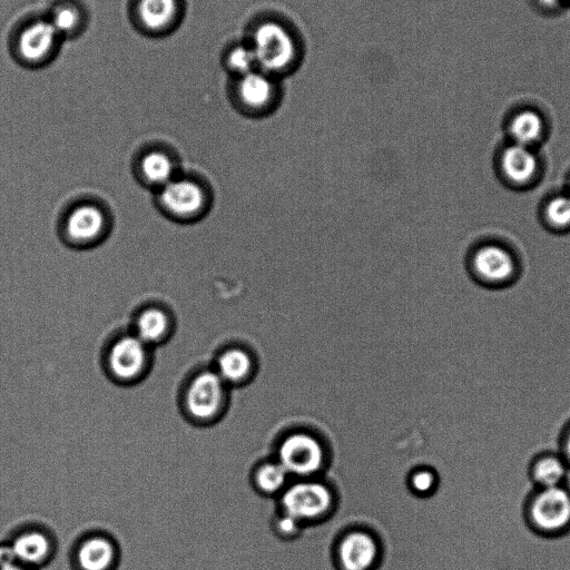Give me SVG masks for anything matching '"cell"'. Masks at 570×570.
I'll return each instance as SVG.
<instances>
[{"instance_id": "cell-12", "label": "cell", "mask_w": 570, "mask_h": 570, "mask_svg": "<svg viewBox=\"0 0 570 570\" xmlns=\"http://www.w3.org/2000/svg\"><path fill=\"white\" fill-rule=\"evenodd\" d=\"M380 542L367 530L354 529L343 534L336 557L343 570H371L380 558Z\"/></svg>"}, {"instance_id": "cell-26", "label": "cell", "mask_w": 570, "mask_h": 570, "mask_svg": "<svg viewBox=\"0 0 570 570\" xmlns=\"http://www.w3.org/2000/svg\"><path fill=\"white\" fill-rule=\"evenodd\" d=\"M410 489L419 495L432 493L436 485V476L429 469H419L411 473L409 478Z\"/></svg>"}, {"instance_id": "cell-20", "label": "cell", "mask_w": 570, "mask_h": 570, "mask_svg": "<svg viewBox=\"0 0 570 570\" xmlns=\"http://www.w3.org/2000/svg\"><path fill=\"white\" fill-rule=\"evenodd\" d=\"M104 226L101 212L94 206H81L75 209L67 223L69 235L77 240H89L96 237Z\"/></svg>"}, {"instance_id": "cell-4", "label": "cell", "mask_w": 570, "mask_h": 570, "mask_svg": "<svg viewBox=\"0 0 570 570\" xmlns=\"http://www.w3.org/2000/svg\"><path fill=\"white\" fill-rule=\"evenodd\" d=\"M282 512L287 513L302 524L326 519L335 508V494L332 488L315 478L299 479L288 483L281 493Z\"/></svg>"}, {"instance_id": "cell-23", "label": "cell", "mask_w": 570, "mask_h": 570, "mask_svg": "<svg viewBox=\"0 0 570 570\" xmlns=\"http://www.w3.org/2000/svg\"><path fill=\"white\" fill-rule=\"evenodd\" d=\"M223 62L229 72L240 77L252 72L256 58L250 47L237 45L226 51Z\"/></svg>"}, {"instance_id": "cell-10", "label": "cell", "mask_w": 570, "mask_h": 570, "mask_svg": "<svg viewBox=\"0 0 570 570\" xmlns=\"http://www.w3.org/2000/svg\"><path fill=\"white\" fill-rule=\"evenodd\" d=\"M119 560L120 549L117 541L100 531L80 537L71 552L75 570H116Z\"/></svg>"}, {"instance_id": "cell-17", "label": "cell", "mask_w": 570, "mask_h": 570, "mask_svg": "<svg viewBox=\"0 0 570 570\" xmlns=\"http://www.w3.org/2000/svg\"><path fill=\"white\" fill-rule=\"evenodd\" d=\"M228 387L248 382L255 373V357L245 347L232 346L222 351L213 366Z\"/></svg>"}, {"instance_id": "cell-16", "label": "cell", "mask_w": 570, "mask_h": 570, "mask_svg": "<svg viewBox=\"0 0 570 570\" xmlns=\"http://www.w3.org/2000/svg\"><path fill=\"white\" fill-rule=\"evenodd\" d=\"M46 16L63 41L79 38L90 20L88 9L80 0H56Z\"/></svg>"}, {"instance_id": "cell-19", "label": "cell", "mask_w": 570, "mask_h": 570, "mask_svg": "<svg viewBox=\"0 0 570 570\" xmlns=\"http://www.w3.org/2000/svg\"><path fill=\"white\" fill-rule=\"evenodd\" d=\"M541 224L552 233L570 230V195L554 191L543 198L539 208Z\"/></svg>"}, {"instance_id": "cell-25", "label": "cell", "mask_w": 570, "mask_h": 570, "mask_svg": "<svg viewBox=\"0 0 570 570\" xmlns=\"http://www.w3.org/2000/svg\"><path fill=\"white\" fill-rule=\"evenodd\" d=\"M564 475L562 462L554 456L540 459L533 468L534 479L544 488L557 487Z\"/></svg>"}, {"instance_id": "cell-32", "label": "cell", "mask_w": 570, "mask_h": 570, "mask_svg": "<svg viewBox=\"0 0 570 570\" xmlns=\"http://www.w3.org/2000/svg\"><path fill=\"white\" fill-rule=\"evenodd\" d=\"M564 190L570 195V176L567 183V188Z\"/></svg>"}, {"instance_id": "cell-18", "label": "cell", "mask_w": 570, "mask_h": 570, "mask_svg": "<svg viewBox=\"0 0 570 570\" xmlns=\"http://www.w3.org/2000/svg\"><path fill=\"white\" fill-rule=\"evenodd\" d=\"M160 198L168 210L179 216L195 214L204 203L200 187L187 179H170L165 184Z\"/></svg>"}, {"instance_id": "cell-9", "label": "cell", "mask_w": 570, "mask_h": 570, "mask_svg": "<svg viewBox=\"0 0 570 570\" xmlns=\"http://www.w3.org/2000/svg\"><path fill=\"white\" fill-rule=\"evenodd\" d=\"M252 50L256 62L271 71L287 69L296 56L292 36L284 27L275 22H266L258 27Z\"/></svg>"}, {"instance_id": "cell-1", "label": "cell", "mask_w": 570, "mask_h": 570, "mask_svg": "<svg viewBox=\"0 0 570 570\" xmlns=\"http://www.w3.org/2000/svg\"><path fill=\"white\" fill-rule=\"evenodd\" d=\"M229 387L213 367L199 368L186 376L178 394L184 417L197 426L218 422L227 411Z\"/></svg>"}, {"instance_id": "cell-2", "label": "cell", "mask_w": 570, "mask_h": 570, "mask_svg": "<svg viewBox=\"0 0 570 570\" xmlns=\"http://www.w3.org/2000/svg\"><path fill=\"white\" fill-rule=\"evenodd\" d=\"M63 42L46 14L30 16L13 29L9 48L20 66L40 69L55 61Z\"/></svg>"}, {"instance_id": "cell-6", "label": "cell", "mask_w": 570, "mask_h": 570, "mask_svg": "<svg viewBox=\"0 0 570 570\" xmlns=\"http://www.w3.org/2000/svg\"><path fill=\"white\" fill-rule=\"evenodd\" d=\"M186 0H129L128 19L134 29L149 38H164L184 21Z\"/></svg>"}, {"instance_id": "cell-28", "label": "cell", "mask_w": 570, "mask_h": 570, "mask_svg": "<svg viewBox=\"0 0 570 570\" xmlns=\"http://www.w3.org/2000/svg\"><path fill=\"white\" fill-rule=\"evenodd\" d=\"M17 562L9 542L0 543V566Z\"/></svg>"}, {"instance_id": "cell-21", "label": "cell", "mask_w": 570, "mask_h": 570, "mask_svg": "<svg viewBox=\"0 0 570 570\" xmlns=\"http://www.w3.org/2000/svg\"><path fill=\"white\" fill-rule=\"evenodd\" d=\"M288 472L277 461H266L257 465L253 473V483L257 491L266 495L281 494L288 485Z\"/></svg>"}, {"instance_id": "cell-7", "label": "cell", "mask_w": 570, "mask_h": 570, "mask_svg": "<svg viewBox=\"0 0 570 570\" xmlns=\"http://www.w3.org/2000/svg\"><path fill=\"white\" fill-rule=\"evenodd\" d=\"M150 368L149 346L137 335L114 342L105 360L107 377L115 384L132 386L147 377Z\"/></svg>"}, {"instance_id": "cell-27", "label": "cell", "mask_w": 570, "mask_h": 570, "mask_svg": "<svg viewBox=\"0 0 570 570\" xmlns=\"http://www.w3.org/2000/svg\"><path fill=\"white\" fill-rule=\"evenodd\" d=\"M302 525L299 521L284 512L274 520V530L284 539L296 538L302 530Z\"/></svg>"}, {"instance_id": "cell-15", "label": "cell", "mask_w": 570, "mask_h": 570, "mask_svg": "<svg viewBox=\"0 0 570 570\" xmlns=\"http://www.w3.org/2000/svg\"><path fill=\"white\" fill-rule=\"evenodd\" d=\"M233 95L238 106L247 112L262 114L272 107L275 91L267 77L252 71L238 77Z\"/></svg>"}, {"instance_id": "cell-5", "label": "cell", "mask_w": 570, "mask_h": 570, "mask_svg": "<svg viewBox=\"0 0 570 570\" xmlns=\"http://www.w3.org/2000/svg\"><path fill=\"white\" fill-rule=\"evenodd\" d=\"M276 460L289 475L309 479L325 469L327 454L324 443L315 434L294 431L279 442Z\"/></svg>"}, {"instance_id": "cell-13", "label": "cell", "mask_w": 570, "mask_h": 570, "mask_svg": "<svg viewBox=\"0 0 570 570\" xmlns=\"http://www.w3.org/2000/svg\"><path fill=\"white\" fill-rule=\"evenodd\" d=\"M504 129L508 141L539 148L549 134V122L540 109L522 106L509 114Z\"/></svg>"}, {"instance_id": "cell-33", "label": "cell", "mask_w": 570, "mask_h": 570, "mask_svg": "<svg viewBox=\"0 0 570 570\" xmlns=\"http://www.w3.org/2000/svg\"><path fill=\"white\" fill-rule=\"evenodd\" d=\"M563 1H564V2H566V1H567V2H570V0H563Z\"/></svg>"}, {"instance_id": "cell-8", "label": "cell", "mask_w": 570, "mask_h": 570, "mask_svg": "<svg viewBox=\"0 0 570 570\" xmlns=\"http://www.w3.org/2000/svg\"><path fill=\"white\" fill-rule=\"evenodd\" d=\"M495 171L508 187L529 189L538 184L543 174L539 148L505 141L495 155Z\"/></svg>"}, {"instance_id": "cell-24", "label": "cell", "mask_w": 570, "mask_h": 570, "mask_svg": "<svg viewBox=\"0 0 570 570\" xmlns=\"http://www.w3.org/2000/svg\"><path fill=\"white\" fill-rule=\"evenodd\" d=\"M141 168L145 176L154 183L166 184L170 180L173 175V164L168 157L161 153H150L145 156Z\"/></svg>"}, {"instance_id": "cell-30", "label": "cell", "mask_w": 570, "mask_h": 570, "mask_svg": "<svg viewBox=\"0 0 570 570\" xmlns=\"http://www.w3.org/2000/svg\"><path fill=\"white\" fill-rule=\"evenodd\" d=\"M0 570H33L19 562H11L8 564L0 566Z\"/></svg>"}, {"instance_id": "cell-3", "label": "cell", "mask_w": 570, "mask_h": 570, "mask_svg": "<svg viewBox=\"0 0 570 570\" xmlns=\"http://www.w3.org/2000/svg\"><path fill=\"white\" fill-rule=\"evenodd\" d=\"M466 263L471 277L487 287L509 286L521 273V262L514 249L497 239L473 245Z\"/></svg>"}, {"instance_id": "cell-31", "label": "cell", "mask_w": 570, "mask_h": 570, "mask_svg": "<svg viewBox=\"0 0 570 570\" xmlns=\"http://www.w3.org/2000/svg\"><path fill=\"white\" fill-rule=\"evenodd\" d=\"M567 454H568V456L570 459V434H569L568 440H567Z\"/></svg>"}, {"instance_id": "cell-14", "label": "cell", "mask_w": 570, "mask_h": 570, "mask_svg": "<svg viewBox=\"0 0 570 570\" xmlns=\"http://www.w3.org/2000/svg\"><path fill=\"white\" fill-rule=\"evenodd\" d=\"M533 523L546 531H556L570 522V494L562 488H544L531 507Z\"/></svg>"}, {"instance_id": "cell-29", "label": "cell", "mask_w": 570, "mask_h": 570, "mask_svg": "<svg viewBox=\"0 0 570 570\" xmlns=\"http://www.w3.org/2000/svg\"><path fill=\"white\" fill-rule=\"evenodd\" d=\"M538 3L541 6L542 9L553 11L558 9L562 3H564L563 0H537Z\"/></svg>"}, {"instance_id": "cell-11", "label": "cell", "mask_w": 570, "mask_h": 570, "mask_svg": "<svg viewBox=\"0 0 570 570\" xmlns=\"http://www.w3.org/2000/svg\"><path fill=\"white\" fill-rule=\"evenodd\" d=\"M8 542L17 562L33 570L47 566L57 551L55 535L40 525L22 528Z\"/></svg>"}, {"instance_id": "cell-22", "label": "cell", "mask_w": 570, "mask_h": 570, "mask_svg": "<svg viewBox=\"0 0 570 570\" xmlns=\"http://www.w3.org/2000/svg\"><path fill=\"white\" fill-rule=\"evenodd\" d=\"M167 332V318L163 312L149 309L137 322L136 335L148 346L159 343Z\"/></svg>"}]
</instances>
